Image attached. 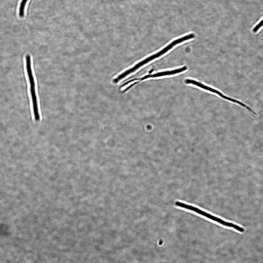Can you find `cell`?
I'll return each mask as SVG.
<instances>
[{
    "mask_svg": "<svg viewBox=\"0 0 263 263\" xmlns=\"http://www.w3.org/2000/svg\"><path fill=\"white\" fill-rule=\"evenodd\" d=\"M26 58V68L30 85V90L34 91L35 90V85L31 68L30 56L29 55H27Z\"/></svg>",
    "mask_w": 263,
    "mask_h": 263,
    "instance_id": "cell-1",
    "label": "cell"
},
{
    "mask_svg": "<svg viewBox=\"0 0 263 263\" xmlns=\"http://www.w3.org/2000/svg\"><path fill=\"white\" fill-rule=\"evenodd\" d=\"M187 69L186 66H184L174 70L162 72L158 73L152 75H146L142 78V80L150 77H156L165 75H169L179 73L184 71Z\"/></svg>",
    "mask_w": 263,
    "mask_h": 263,
    "instance_id": "cell-2",
    "label": "cell"
},
{
    "mask_svg": "<svg viewBox=\"0 0 263 263\" xmlns=\"http://www.w3.org/2000/svg\"><path fill=\"white\" fill-rule=\"evenodd\" d=\"M175 205L177 206L193 211L207 217L209 215V213L197 208L182 202L176 201L175 203Z\"/></svg>",
    "mask_w": 263,
    "mask_h": 263,
    "instance_id": "cell-3",
    "label": "cell"
},
{
    "mask_svg": "<svg viewBox=\"0 0 263 263\" xmlns=\"http://www.w3.org/2000/svg\"><path fill=\"white\" fill-rule=\"evenodd\" d=\"M28 0H22L20 5L19 15L21 17H23L24 14V10L25 6Z\"/></svg>",
    "mask_w": 263,
    "mask_h": 263,
    "instance_id": "cell-4",
    "label": "cell"
},
{
    "mask_svg": "<svg viewBox=\"0 0 263 263\" xmlns=\"http://www.w3.org/2000/svg\"><path fill=\"white\" fill-rule=\"evenodd\" d=\"M263 26V19L253 28V32L254 33L256 32Z\"/></svg>",
    "mask_w": 263,
    "mask_h": 263,
    "instance_id": "cell-5",
    "label": "cell"
},
{
    "mask_svg": "<svg viewBox=\"0 0 263 263\" xmlns=\"http://www.w3.org/2000/svg\"><path fill=\"white\" fill-rule=\"evenodd\" d=\"M151 127L150 126L148 125L147 126V128L148 129H151Z\"/></svg>",
    "mask_w": 263,
    "mask_h": 263,
    "instance_id": "cell-6",
    "label": "cell"
}]
</instances>
